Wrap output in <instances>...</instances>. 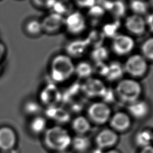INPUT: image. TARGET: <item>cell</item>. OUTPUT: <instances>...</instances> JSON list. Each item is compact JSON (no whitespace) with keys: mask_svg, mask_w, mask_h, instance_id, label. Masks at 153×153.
<instances>
[{"mask_svg":"<svg viewBox=\"0 0 153 153\" xmlns=\"http://www.w3.org/2000/svg\"><path fill=\"white\" fill-rule=\"evenodd\" d=\"M72 139L68 131L60 126L51 127L44 133L45 145L57 152L65 151L71 145Z\"/></svg>","mask_w":153,"mask_h":153,"instance_id":"6da1fadb","label":"cell"},{"mask_svg":"<svg viewBox=\"0 0 153 153\" xmlns=\"http://www.w3.org/2000/svg\"><path fill=\"white\" fill-rule=\"evenodd\" d=\"M75 64L66 54L56 55L50 64V77L54 82H63L75 74Z\"/></svg>","mask_w":153,"mask_h":153,"instance_id":"7a4b0ae2","label":"cell"},{"mask_svg":"<svg viewBox=\"0 0 153 153\" xmlns=\"http://www.w3.org/2000/svg\"><path fill=\"white\" fill-rule=\"evenodd\" d=\"M114 91L121 100L129 104L139 99L142 88L135 79L124 78L120 80Z\"/></svg>","mask_w":153,"mask_h":153,"instance_id":"3957f363","label":"cell"},{"mask_svg":"<svg viewBox=\"0 0 153 153\" xmlns=\"http://www.w3.org/2000/svg\"><path fill=\"white\" fill-rule=\"evenodd\" d=\"M124 72L133 78L143 76L148 69V61L141 54H130L123 64Z\"/></svg>","mask_w":153,"mask_h":153,"instance_id":"277c9868","label":"cell"},{"mask_svg":"<svg viewBox=\"0 0 153 153\" xmlns=\"http://www.w3.org/2000/svg\"><path fill=\"white\" fill-rule=\"evenodd\" d=\"M135 41L133 36L128 33H118L111 41L112 51L120 56L130 54L135 47Z\"/></svg>","mask_w":153,"mask_h":153,"instance_id":"5b68a950","label":"cell"},{"mask_svg":"<svg viewBox=\"0 0 153 153\" xmlns=\"http://www.w3.org/2000/svg\"><path fill=\"white\" fill-rule=\"evenodd\" d=\"M87 21L85 16L79 11H72L65 17V28L72 35H78L86 29Z\"/></svg>","mask_w":153,"mask_h":153,"instance_id":"8992f818","label":"cell"},{"mask_svg":"<svg viewBox=\"0 0 153 153\" xmlns=\"http://www.w3.org/2000/svg\"><path fill=\"white\" fill-rule=\"evenodd\" d=\"M87 114L90 120L96 124H102L109 120L111 111L108 103L96 102L89 106Z\"/></svg>","mask_w":153,"mask_h":153,"instance_id":"52a82bcc","label":"cell"},{"mask_svg":"<svg viewBox=\"0 0 153 153\" xmlns=\"http://www.w3.org/2000/svg\"><path fill=\"white\" fill-rule=\"evenodd\" d=\"M124 26L128 34L131 36H142L147 30L145 17L133 13L125 18Z\"/></svg>","mask_w":153,"mask_h":153,"instance_id":"ba28073f","label":"cell"},{"mask_svg":"<svg viewBox=\"0 0 153 153\" xmlns=\"http://www.w3.org/2000/svg\"><path fill=\"white\" fill-rule=\"evenodd\" d=\"M39 99L47 108L57 106L62 99V94L54 83H50L41 91Z\"/></svg>","mask_w":153,"mask_h":153,"instance_id":"9c48e42d","label":"cell"},{"mask_svg":"<svg viewBox=\"0 0 153 153\" xmlns=\"http://www.w3.org/2000/svg\"><path fill=\"white\" fill-rule=\"evenodd\" d=\"M118 140L117 133L112 128H105L98 133L95 138L97 146L101 150L112 147Z\"/></svg>","mask_w":153,"mask_h":153,"instance_id":"30bf717a","label":"cell"},{"mask_svg":"<svg viewBox=\"0 0 153 153\" xmlns=\"http://www.w3.org/2000/svg\"><path fill=\"white\" fill-rule=\"evenodd\" d=\"M17 143V135L15 131L10 127H0V151L8 152L13 151Z\"/></svg>","mask_w":153,"mask_h":153,"instance_id":"8fae6325","label":"cell"},{"mask_svg":"<svg viewBox=\"0 0 153 153\" xmlns=\"http://www.w3.org/2000/svg\"><path fill=\"white\" fill-rule=\"evenodd\" d=\"M81 88L82 91L90 97H102L106 87L100 79L90 77L86 79Z\"/></svg>","mask_w":153,"mask_h":153,"instance_id":"7c38bea8","label":"cell"},{"mask_svg":"<svg viewBox=\"0 0 153 153\" xmlns=\"http://www.w3.org/2000/svg\"><path fill=\"white\" fill-rule=\"evenodd\" d=\"M41 24L42 30L48 32H56L65 27V17L53 12L43 19Z\"/></svg>","mask_w":153,"mask_h":153,"instance_id":"4fadbf2b","label":"cell"},{"mask_svg":"<svg viewBox=\"0 0 153 153\" xmlns=\"http://www.w3.org/2000/svg\"><path fill=\"white\" fill-rule=\"evenodd\" d=\"M109 121L112 129L116 132L126 131L131 125L130 115L122 111L117 112L111 115Z\"/></svg>","mask_w":153,"mask_h":153,"instance_id":"5bb4252c","label":"cell"},{"mask_svg":"<svg viewBox=\"0 0 153 153\" xmlns=\"http://www.w3.org/2000/svg\"><path fill=\"white\" fill-rule=\"evenodd\" d=\"M149 109L148 103L140 99L129 103L128 106L129 114L136 119H142L146 117L149 112Z\"/></svg>","mask_w":153,"mask_h":153,"instance_id":"9a60e30c","label":"cell"},{"mask_svg":"<svg viewBox=\"0 0 153 153\" xmlns=\"http://www.w3.org/2000/svg\"><path fill=\"white\" fill-rule=\"evenodd\" d=\"M89 45L86 39H75L71 41L66 45V54L73 57L82 56L87 50Z\"/></svg>","mask_w":153,"mask_h":153,"instance_id":"2e32d148","label":"cell"},{"mask_svg":"<svg viewBox=\"0 0 153 153\" xmlns=\"http://www.w3.org/2000/svg\"><path fill=\"white\" fill-rule=\"evenodd\" d=\"M45 114L47 118L60 123H65L69 119L68 112L64 109L59 107L57 105L47 107Z\"/></svg>","mask_w":153,"mask_h":153,"instance_id":"e0dca14e","label":"cell"},{"mask_svg":"<svg viewBox=\"0 0 153 153\" xmlns=\"http://www.w3.org/2000/svg\"><path fill=\"white\" fill-rule=\"evenodd\" d=\"M90 127L89 120L84 116H78L72 120V128L78 135H85L90 130Z\"/></svg>","mask_w":153,"mask_h":153,"instance_id":"ac0fdd59","label":"cell"},{"mask_svg":"<svg viewBox=\"0 0 153 153\" xmlns=\"http://www.w3.org/2000/svg\"><path fill=\"white\" fill-rule=\"evenodd\" d=\"M124 69L123 65L117 61H113L108 64V69L105 78L110 81H115L122 78Z\"/></svg>","mask_w":153,"mask_h":153,"instance_id":"d6986e66","label":"cell"},{"mask_svg":"<svg viewBox=\"0 0 153 153\" xmlns=\"http://www.w3.org/2000/svg\"><path fill=\"white\" fill-rule=\"evenodd\" d=\"M134 141L136 144L141 148L151 145L153 141V131L148 128L139 130L135 135Z\"/></svg>","mask_w":153,"mask_h":153,"instance_id":"ffe728a7","label":"cell"},{"mask_svg":"<svg viewBox=\"0 0 153 153\" xmlns=\"http://www.w3.org/2000/svg\"><path fill=\"white\" fill-rule=\"evenodd\" d=\"M30 131L36 134L44 133L47 129V120L45 117L41 115L33 117L29 123Z\"/></svg>","mask_w":153,"mask_h":153,"instance_id":"44dd1931","label":"cell"},{"mask_svg":"<svg viewBox=\"0 0 153 153\" xmlns=\"http://www.w3.org/2000/svg\"><path fill=\"white\" fill-rule=\"evenodd\" d=\"M93 71V67L86 61H81L75 65V74L81 78H90Z\"/></svg>","mask_w":153,"mask_h":153,"instance_id":"7402d4cb","label":"cell"},{"mask_svg":"<svg viewBox=\"0 0 153 153\" xmlns=\"http://www.w3.org/2000/svg\"><path fill=\"white\" fill-rule=\"evenodd\" d=\"M71 145L75 151L83 152L89 148L90 141L85 135H77L72 139Z\"/></svg>","mask_w":153,"mask_h":153,"instance_id":"603a6c76","label":"cell"},{"mask_svg":"<svg viewBox=\"0 0 153 153\" xmlns=\"http://www.w3.org/2000/svg\"><path fill=\"white\" fill-rule=\"evenodd\" d=\"M109 57V51L104 46L94 47L91 52V57L95 63L105 62Z\"/></svg>","mask_w":153,"mask_h":153,"instance_id":"cb8c5ba5","label":"cell"},{"mask_svg":"<svg viewBox=\"0 0 153 153\" xmlns=\"http://www.w3.org/2000/svg\"><path fill=\"white\" fill-rule=\"evenodd\" d=\"M133 14L143 16L148 10V5L144 0H130L128 5Z\"/></svg>","mask_w":153,"mask_h":153,"instance_id":"d4e9b609","label":"cell"},{"mask_svg":"<svg viewBox=\"0 0 153 153\" xmlns=\"http://www.w3.org/2000/svg\"><path fill=\"white\" fill-rule=\"evenodd\" d=\"M140 54L148 60L153 62V36L148 37L142 43Z\"/></svg>","mask_w":153,"mask_h":153,"instance_id":"484cf974","label":"cell"},{"mask_svg":"<svg viewBox=\"0 0 153 153\" xmlns=\"http://www.w3.org/2000/svg\"><path fill=\"white\" fill-rule=\"evenodd\" d=\"M41 105L35 100H29L27 101L24 106L25 112L30 115L33 117L38 115V114L41 111Z\"/></svg>","mask_w":153,"mask_h":153,"instance_id":"4316f807","label":"cell"},{"mask_svg":"<svg viewBox=\"0 0 153 153\" xmlns=\"http://www.w3.org/2000/svg\"><path fill=\"white\" fill-rule=\"evenodd\" d=\"M107 7L111 13L117 17L123 16L126 11V7L124 4L120 1H116L111 2L109 6H108Z\"/></svg>","mask_w":153,"mask_h":153,"instance_id":"83f0119b","label":"cell"},{"mask_svg":"<svg viewBox=\"0 0 153 153\" xmlns=\"http://www.w3.org/2000/svg\"><path fill=\"white\" fill-rule=\"evenodd\" d=\"M26 30L30 34L36 35L39 33L42 30L41 22L36 20L29 21L26 26Z\"/></svg>","mask_w":153,"mask_h":153,"instance_id":"f1b7e54d","label":"cell"},{"mask_svg":"<svg viewBox=\"0 0 153 153\" xmlns=\"http://www.w3.org/2000/svg\"><path fill=\"white\" fill-rule=\"evenodd\" d=\"M103 34L105 36H108L111 37L112 38L115 35H116L118 32H117V26L115 25V23H111L106 24L104 26L103 29Z\"/></svg>","mask_w":153,"mask_h":153,"instance_id":"f546056e","label":"cell"},{"mask_svg":"<svg viewBox=\"0 0 153 153\" xmlns=\"http://www.w3.org/2000/svg\"><path fill=\"white\" fill-rule=\"evenodd\" d=\"M71 1L77 7L87 9H90L96 3V0H71Z\"/></svg>","mask_w":153,"mask_h":153,"instance_id":"4dcf8cb0","label":"cell"},{"mask_svg":"<svg viewBox=\"0 0 153 153\" xmlns=\"http://www.w3.org/2000/svg\"><path fill=\"white\" fill-rule=\"evenodd\" d=\"M38 6L52 9L57 0H33Z\"/></svg>","mask_w":153,"mask_h":153,"instance_id":"1f68e13d","label":"cell"},{"mask_svg":"<svg viewBox=\"0 0 153 153\" xmlns=\"http://www.w3.org/2000/svg\"><path fill=\"white\" fill-rule=\"evenodd\" d=\"M145 19L147 30L153 33V11L148 13Z\"/></svg>","mask_w":153,"mask_h":153,"instance_id":"d6a6232c","label":"cell"},{"mask_svg":"<svg viewBox=\"0 0 153 153\" xmlns=\"http://www.w3.org/2000/svg\"><path fill=\"white\" fill-rule=\"evenodd\" d=\"M139 153H153V146L149 145L148 146L143 147Z\"/></svg>","mask_w":153,"mask_h":153,"instance_id":"836d02e7","label":"cell"},{"mask_svg":"<svg viewBox=\"0 0 153 153\" xmlns=\"http://www.w3.org/2000/svg\"><path fill=\"white\" fill-rule=\"evenodd\" d=\"M5 52V47L4 45L0 42V60L2 59V56H4Z\"/></svg>","mask_w":153,"mask_h":153,"instance_id":"e575fe53","label":"cell"},{"mask_svg":"<svg viewBox=\"0 0 153 153\" xmlns=\"http://www.w3.org/2000/svg\"><path fill=\"white\" fill-rule=\"evenodd\" d=\"M101 153H121V152L115 149H108L105 150V151H102Z\"/></svg>","mask_w":153,"mask_h":153,"instance_id":"d590c367","label":"cell"},{"mask_svg":"<svg viewBox=\"0 0 153 153\" xmlns=\"http://www.w3.org/2000/svg\"><path fill=\"white\" fill-rule=\"evenodd\" d=\"M57 153H68V152H66V151H64V152H57Z\"/></svg>","mask_w":153,"mask_h":153,"instance_id":"8d00e7d4","label":"cell"},{"mask_svg":"<svg viewBox=\"0 0 153 153\" xmlns=\"http://www.w3.org/2000/svg\"><path fill=\"white\" fill-rule=\"evenodd\" d=\"M0 153H8V152H1V151Z\"/></svg>","mask_w":153,"mask_h":153,"instance_id":"74e56055","label":"cell"}]
</instances>
